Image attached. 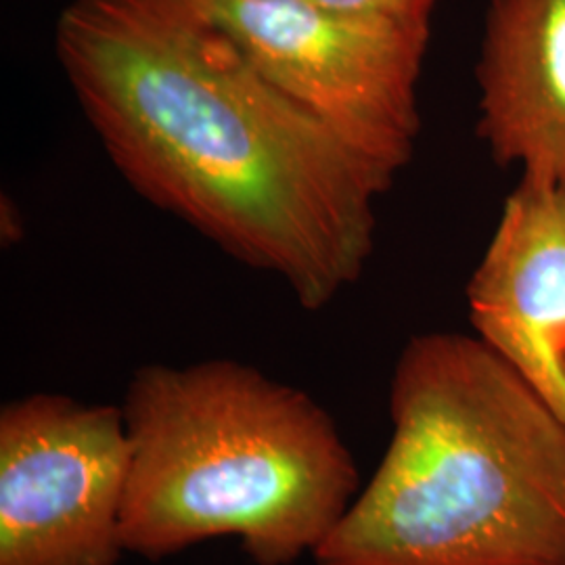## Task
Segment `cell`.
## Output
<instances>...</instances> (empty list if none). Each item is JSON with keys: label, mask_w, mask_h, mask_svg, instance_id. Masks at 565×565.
Masks as SVG:
<instances>
[{"label": "cell", "mask_w": 565, "mask_h": 565, "mask_svg": "<svg viewBox=\"0 0 565 565\" xmlns=\"http://www.w3.org/2000/svg\"><path fill=\"white\" fill-rule=\"evenodd\" d=\"M55 51L141 198L321 310L363 277L396 179L285 97L191 0H74Z\"/></svg>", "instance_id": "1"}, {"label": "cell", "mask_w": 565, "mask_h": 565, "mask_svg": "<svg viewBox=\"0 0 565 565\" xmlns=\"http://www.w3.org/2000/svg\"><path fill=\"white\" fill-rule=\"evenodd\" d=\"M392 438L317 565H565V424L476 333L404 345Z\"/></svg>", "instance_id": "2"}, {"label": "cell", "mask_w": 565, "mask_h": 565, "mask_svg": "<svg viewBox=\"0 0 565 565\" xmlns=\"http://www.w3.org/2000/svg\"><path fill=\"white\" fill-rule=\"evenodd\" d=\"M121 413L126 553L158 562L235 536L254 564L291 565L323 545L361 492L331 415L249 364H145Z\"/></svg>", "instance_id": "3"}, {"label": "cell", "mask_w": 565, "mask_h": 565, "mask_svg": "<svg viewBox=\"0 0 565 565\" xmlns=\"http://www.w3.org/2000/svg\"><path fill=\"white\" fill-rule=\"evenodd\" d=\"M285 97L396 179L422 130L431 28L348 15L312 0H191Z\"/></svg>", "instance_id": "4"}, {"label": "cell", "mask_w": 565, "mask_h": 565, "mask_svg": "<svg viewBox=\"0 0 565 565\" xmlns=\"http://www.w3.org/2000/svg\"><path fill=\"white\" fill-rule=\"evenodd\" d=\"M130 473L121 406L32 394L0 411V565H116Z\"/></svg>", "instance_id": "5"}, {"label": "cell", "mask_w": 565, "mask_h": 565, "mask_svg": "<svg viewBox=\"0 0 565 565\" xmlns=\"http://www.w3.org/2000/svg\"><path fill=\"white\" fill-rule=\"evenodd\" d=\"M473 333L565 424V193L524 179L467 282Z\"/></svg>", "instance_id": "6"}, {"label": "cell", "mask_w": 565, "mask_h": 565, "mask_svg": "<svg viewBox=\"0 0 565 565\" xmlns=\"http://www.w3.org/2000/svg\"><path fill=\"white\" fill-rule=\"evenodd\" d=\"M476 82L492 160L565 193V0H488Z\"/></svg>", "instance_id": "7"}, {"label": "cell", "mask_w": 565, "mask_h": 565, "mask_svg": "<svg viewBox=\"0 0 565 565\" xmlns=\"http://www.w3.org/2000/svg\"><path fill=\"white\" fill-rule=\"evenodd\" d=\"M312 2L348 15L431 28V15L440 0H312Z\"/></svg>", "instance_id": "8"}]
</instances>
